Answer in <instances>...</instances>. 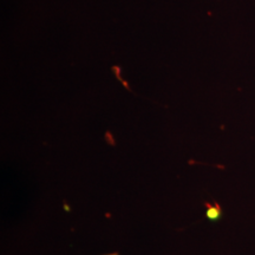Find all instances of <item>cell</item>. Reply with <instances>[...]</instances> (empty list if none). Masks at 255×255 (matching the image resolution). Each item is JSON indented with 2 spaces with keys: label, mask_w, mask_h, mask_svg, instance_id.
Returning <instances> with one entry per match:
<instances>
[{
  "label": "cell",
  "mask_w": 255,
  "mask_h": 255,
  "mask_svg": "<svg viewBox=\"0 0 255 255\" xmlns=\"http://www.w3.org/2000/svg\"><path fill=\"white\" fill-rule=\"evenodd\" d=\"M207 207H208V212H207V215H208L209 219H216V216H218V212L219 209H215L213 208V207H210L209 205H206Z\"/></svg>",
  "instance_id": "obj_1"
},
{
  "label": "cell",
  "mask_w": 255,
  "mask_h": 255,
  "mask_svg": "<svg viewBox=\"0 0 255 255\" xmlns=\"http://www.w3.org/2000/svg\"><path fill=\"white\" fill-rule=\"evenodd\" d=\"M105 255H120L119 253H111V254H105Z\"/></svg>",
  "instance_id": "obj_2"
}]
</instances>
